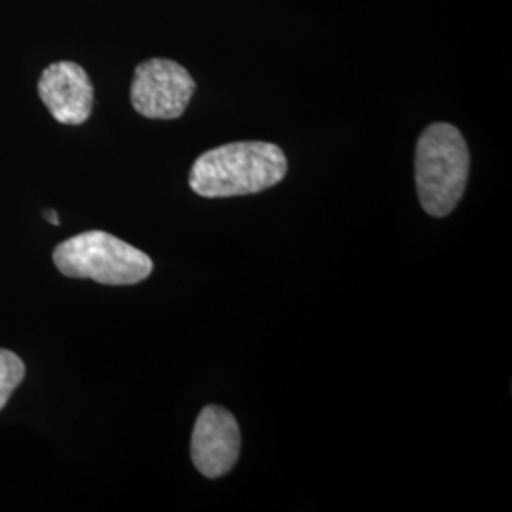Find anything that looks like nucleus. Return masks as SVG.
Wrapping results in <instances>:
<instances>
[{
  "mask_svg": "<svg viewBox=\"0 0 512 512\" xmlns=\"http://www.w3.org/2000/svg\"><path fill=\"white\" fill-rule=\"evenodd\" d=\"M287 169V156L274 143L239 141L203 152L188 183L202 198L249 196L281 183Z\"/></svg>",
  "mask_w": 512,
  "mask_h": 512,
  "instance_id": "1",
  "label": "nucleus"
},
{
  "mask_svg": "<svg viewBox=\"0 0 512 512\" xmlns=\"http://www.w3.org/2000/svg\"><path fill=\"white\" fill-rule=\"evenodd\" d=\"M471 169L469 147L452 124H431L416 147V186L431 217L450 215L465 194Z\"/></svg>",
  "mask_w": 512,
  "mask_h": 512,
  "instance_id": "2",
  "label": "nucleus"
},
{
  "mask_svg": "<svg viewBox=\"0 0 512 512\" xmlns=\"http://www.w3.org/2000/svg\"><path fill=\"white\" fill-rule=\"evenodd\" d=\"M55 268L67 277L103 285H135L152 274V258L112 234L92 230L65 239L54 251Z\"/></svg>",
  "mask_w": 512,
  "mask_h": 512,
  "instance_id": "3",
  "label": "nucleus"
},
{
  "mask_svg": "<svg viewBox=\"0 0 512 512\" xmlns=\"http://www.w3.org/2000/svg\"><path fill=\"white\" fill-rule=\"evenodd\" d=\"M196 82L190 73L171 59H148L137 65L131 82V105L152 120H175L183 116Z\"/></svg>",
  "mask_w": 512,
  "mask_h": 512,
  "instance_id": "4",
  "label": "nucleus"
},
{
  "mask_svg": "<svg viewBox=\"0 0 512 512\" xmlns=\"http://www.w3.org/2000/svg\"><path fill=\"white\" fill-rule=\"evenodd\" d=\"M241 433L238 420L226 408L205 406L192 433L190 454L194 467L207 478H220L238 463Z\"/></svg>",
  "mask_w": 512,
  "mask_h": 512,
  "instance_id": "5",
  "label": "nucleus"
},
{
  "mask_svg": "<svg viewBox=\"0 0 512 512\" xmlns=\"http://www.w3.org/2000/svg\"><path fill=\"white\" fill-rule=\"evenodd\" d=\"M38 95L59 124L80 126L92 116V80L74 61L46 67L38 80Z\"/></svg>",
  "mask_w": 512,
  "mask_h": 512,
  "instance_id": "6",
  "label": "nucleus"
},
{
  "mask_svg": "<svg viewBox=\"0 0 512 512\" xmlns=\"http://www.w3.org/2000/svg\"><path fill=\"white\" fill-rule=\"evenodd\" d=\"M25 378V363L16 353L0 349V410L10 401L12 393Z\"/></svg>",
  "mask_w": 512,
  "mask_h": 512,
  "instance_id": "7",
  "label": "nucleus"
},
{
  "mask_svg": "<svg viewBox=\"0 0 512 512\" xmlns=\"http://www.w3.org/2000/svg\"><path fill=\"white\" fill-rule=\"evenodd\" d=\"M44 219L48 220L50 224H54V226H59V224H61V220L57 217V213H55L54 209L44 211Z\"/></svg>",
  "mask_w": 512,
  "mask_h": 512,
  "instance_id": "8",
  "label": "nucleus"
}]
</instances>
